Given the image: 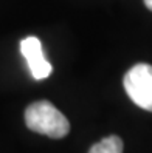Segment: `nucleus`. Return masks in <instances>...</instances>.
<instances>
[{"instance_id":"f257e3e1","label":"nucleus","mask_w":152,"mask_h":153,"mask_svg":"<svg viewBox=\"0 0 152 153\" xmlns=\"http://www.w3.org/2000/svg\"><path fill=\"white\" fill-rule=\"evenodd\" d=\"M25 124L31 131L53 139L64 138L70 131L68 119L48 101H37L26 107Z\"/></svg>"},{"instance_id":"f03ea898","label":"nucleus","mask_w":152,"mask_h":153,"mask_svg":"<svg viewBox=\"0 0 152 153\" xmlns=\"http://www.w3.org/2000/svg\"><path fill=\"white\" fill-rule=\"evenodd\" d=\"M123 85L133 104L146 111H152V65H133L124 76Z\"/></svg>"},{"instance_id":"7ed1b4c3","label":"nucleus","mask_w":152,"mask_h":153,"mask_svg":"<svg viewBox=\"0 0 152 153\" xmlns=\"http://www.w3.org/2000/svg\"><path fill=\"white\" fill-rule=\"evenodd\" d=\"M20 53L25 57L28 68L36 80L47 79L51 74L53 67L43 56L42 43L36 36H28L20 42Z\"/></svg>"},{"instance_id":"20e7f679","label":"nucleus","mask_w":152,"mask_h":153,"mask_svg":"<svg viewBox=\"0 0 152 153\" xmlns=\"http://www.w3.org/2000/svg\"><path fill=\"white\" fill-rule=\"evenodd\" d=\"M88 153H123V141L117 134H110L93 144Z\"/></svg>"},{"instance_id":"39448f33","label":"nucleus","mask_w":152,"mask_h":153,"mask_svg":"<svg viewBox=\"0 0 152 153\" xmlns=\"http://www.w3.org/2000/svg\"><path fill=\"white\" fill-rule=\"evenodd\" d=\"M145 5H146L148 10H151V11H152V0H145Z\"/></svg>"}]
</instances>
